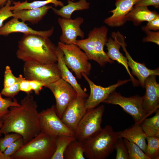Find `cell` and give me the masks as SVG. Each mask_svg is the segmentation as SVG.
<instances>
[{
	"label": "cell",
	"mask_w": 159,
	"mask_h": 159,
	"mask_svg": "<svg viewBox=\"0 0 159 159\" xmlns=\"http://www.w3.org/2000/svg\"><path fill=\"white\" fill-rule=\"evenodd\" d=\"M20 105L9 107L2 119L1 130L4 135L14 132L21 135L24 144L40 132L38 105L33 96L27 94L21 100Z\"/></svg>",
	"instance_id": "obj_1"
},
{
	"label": "cell",
	"mask_w": 159,
	"mask_h": 159,
	"mask_svg": "<svg viewBox=\"0 0 159 159\" xmlns=\"http://www.w3.org/2000/svg\"><path fill=\"white\" fill-rule=\"evenodd\" d=\"M17 58L24 62L42 64L57 62V48L49 37L36 34H24L19 41Z\"/></svg>",
	"instance_id": "obj_2"
},
{
	"label": "cell",
	"mask_w": 159,
	"mask_h": 159,
	"mask_svg": "<svg viewBox=\"0 0 159 159\" xmlns=\"http://www.w3.org/2000/svg\"><path fill=\"white\" fill-rule=\"evenodd\" d=\"M119 138L117 132L114 131L110 125H106L82 142L85 156L89 159L106 158L115 149Z\"/></svg>",
	"instance_id": "obj_3"
},
{
	"label": "cell",
	"mask_w": 159,
	"mask_h": 159,
	"mask_svg": "<svg viewBox=\"0 0 159 159\" xmlns=\"http://www.w3.org/2000/svg\"><path fill=\"white\" fill-rule=\"evenodd\" d=\"M108 28L105 26L94 27L85 39L77 40L75 44L83 50L89 60L97 62L101 66L107 63L112 64L114 61L108 56L104 48L108 39Z\"/></svg>",
	"instance_id": "obj_4"
},
{
	"label": "cell",
	"mask_w": 159,
	"mask_h": 159,
	"mask_svg": "<svg viewBox=\"0 0 159 159\" xmlns=\"http://www.w3.org/2000/svg\"><path fill=\"white\" fill-rule=\"evenodd\" d=\"M56 137L41 132L24 144L11 159H51L56 149Z\"/></svg>",
	"instance_id": "obj_5"
},
{
	"label": "cell",
	"mask_w": 159,
	"mask_h": 159,
	"mask_svg": "<svg viewBox=\"0 0 159 159\" xmlns=\"http://www.w3.org/2000/svg\"><path fill=\"white\" fill-rule=\"evenodd\" d=\"M57 46L63 52L65 64L74 73L78 79H81L82 74L90 75L91 64L85 53L78 46L75 44H66L60 41Z\"/></svg>",
	"instance_id": "obj_6"
},
{
	"label": "cell",
	"mask_w": 159,
	"mask_h": 159,
	"mask_svg": "<svg viewBox=\"0 0 159 159\" xmlns=\"http://www.w3.org/2000/svg\"><path fill=\"white\" fill-rule=\"evenodd\" d=\"M143 96L136 95L126 97L114 91L102 102L120 106L133 118L135 124H140L148 116L142 107Z\"/></svg>",
	"instance_id": "obj_7"
},
{
	"label": "cell",
	"mask_w": 159,
	"mask_h": 159,
	"mask_svg": "<svg viewBox=\"0 0 159 159\" xmlns=\"http://www.w3.org/2000/svg\"><path fill=\"white\" fill-rule=\"evenodd\" d=\"M105 109L104 106L102 105L87 110L75 131L77 140L83 142L102 129L101 125Z\"/></svg>",
	"instance_id": "obj_8"
},
{
	"label": "cell",
	"mask_w": 159,
	"mask_h": 159,
	"mask_svg": "<svg viewBox=\"0 0 159 159\" xmlns=\"http://www.w3.org/2000/svg\"><path fill=\"white\" fill-rule=\"evenodd\" d=\"M23 72L26 79L38 81L45 86L61 78L60 72L56 63L42 64L33 62H25Z\"/></svg>",
	"instance_id": "obj_9"
},
{
	"label": "cell",
	"mask_w": 159,
	"mask_h": 159,
	"mask_svg": "<svg viewBox=\"0 0 159 159\" xmlns=\"http://www.w3.org/2000/svg\"><path fill=\"white\" fill-rule=\"evenodd\" d=\"M39 122L41 132L54 137L66 135L75 137L74 133L57 116L54 105L39 112Z\"/></svg>",
	"instance_id": "obj_10"
},
{
	"label": "cell",
	"mask_w": 159,
	"mask_h": 159,
	"mask_svg": "<svg viewBox=\"0 0 159 159\" xmlns=\"http://www.w3.org/2000/svg\"><path fill=\"white\" fill-rule=\"evenodd\" d=\"M45 87L49 88L54 95L56 102V112L61 119L68 105L78 96L77 93L69 84L62 78Z\"/></svg>",
	"instance_id": "obj_11"
},
{
	"label": "cell",
	"mask_w": 159,
	"mask_h": 159,
	"mask_svg": "<svg viewBox=\"0 0 159 159\" xmlns=\"http://www.w3.org/2000/svg\"><path fill=\"white\" fill-rule=\"evenodd\" d=\"M82 76L87 82L90 88V95L85 101V105L87 110L97 107L117 87L131 81L130 79L124 80H120L115 84L108 87H103L95 84L86 74H82Z\"/></svg>",
	"instance_id": "obj_12"
},
{
	"label": "cell",
	"mask_w": 159,
	"mask_h": 159,
	"mask_svg": "<svg viewBox=\"0 0 159 159\" xmlns=\"http://www.w3.org/2000/svg\"><path fill=\"white\" fill-rule=\"evenodd\" d=\"M86 99L77 96L69 104L61 119L74 133L81 120L86 112Z\"/></svg>",
	"instance_id": "obj_13"
},
{
	"label": "cell",
	"mask_w": 159,
	"mask_h": 159,
	"mask_svg": "<svg viewBox=\"0 0 159 159\" xmlns=\"http://www.w3.org/2000/svg\"><path fill=\"white\" fill-rule=\"evenodd\" d=\"M84 21L81 17L74 19L58 18V22L62 31L60 42L66 44H74L78 37L83 39L85 34L80 26Z\"/></svg>",
	"instance_id": "obj_14"
},
{
	"label": "cell",
	"mask_w": 159,
	"mask_h": 159,
	"mask_svg": "<svg viewBox=\"0 0 159 159\" xmlns=\"http://www.w3.org/2000/svg\"><path fill=\"white\" fill-rule=\"evenodd\" d=\"M156 76H149L145 82V93L143 96L142 107L149 116L159 108V84L156 81Z\"/></svg>",
	"instance_id": "obj_15"
},
{
	"label": "cell",
	"mask_w": 159,
	"mask_h": 159,
	"mask_svg": "<svg viewBox=\"0 0 159 159\" xmlns=\"http://www.w3.org/2000/svg\"><path fill=\"white\" fill-rule=\"evenodd\" d=\"M139 0H116L115 8L110 11L112 15L106 18L104 23L111 27H119L127 21L126 17Z\"/></svg>",
	"instance_id": "obj_16"
},
{
	"label": "cell",
	"mask_w": 159,
	"mask_h": 159,
	"mask_svg": "<svg viewBox=\"0 0 159 159\" xmlns=\"http://www.w3.org/2000/svg\"><path fill=\"white\" fill-rule=\"evenodd\" d=\"M119 42L125 53L128 66L132 70V74L137 77L140 85L144 88L145 81L148 77L151 75L157 76L159 75V68L155 69H150L146 67L144 63H140L134 60L126 49V44L123 36L120 38Z\"/></svg>",
	"instance_id": "obj_17"
},
{
	"label": "cell",
	"mask_w": 159,
	"mask_h": 159,
	"mask_svg": "<svg viewBox=\"0 0 159 159\" xmlns=\"http://www.w3.org/2000/svg\"><path fill=\"white\" fill-rule=\"evenodd\" d=\"M54 28L46 31L35 30L28 26L24 22L20 21L13 17L6 23L0 29V36H8L10 34L20 32L24 34H36L48 37H51L54 32Z\"/></svg>",
	"instance_id": "obj_18"
},
{
	"label": "cell",
	"mask_w": 159,
	"mask_h": 159,
	"mask_svg": "<svg viewBox=\"0 0 159 159\" xmlns=\"http://www.w3.org/2000/svg\"><path fill=\"white\" fill-rule=\"evenodd\" d=\"M105 45L107 47V52L106 53L108 57L112 60H115L124 67L130 76L134 86L137 87L139 85L138 81L133 77L130 72L127 58L120 52L119 49L121 47V44L113 32L112 33L111 37L108 39Z\"/></svg>",
	"instance_id": "obj_19"
},
{
	"label": "cell",
	"mask_w": 159,
	"mask_h": 159,
	"mask_svg": "<svg viewBox=\"0 0 159 159\" xmlns=\"http://www.w3.org/2000/svg\"><path fill=\"white\" fill-rule=\"evenodd\" d=\"M57 64L60 70L61 78L69 84L76 91L78 96L86 99L88 95L81 88L76 78L65 64L64 59V54L57 46Z\"/></svg>",
	"instance_id": "obj_20"
},
{
	"label": "cell",
	"mask_w": 159,
	"mask_h": 159,
	"mask_svg": "<svg viewBox=\"0 0 159 159\" xmlns=\"http://www.w3.org/2000/svg\"><path fill=\"white\" fill-rule=\"evenodd\" d=\"M140 124H134L123 130L117 132L119 138H123L138 145L145 153L147 147V136Z\"/></svg>",
	"instance_id": "obj_21"
},
{
	"label": "cell",
	"mask_w": 159,
	"mask_h": 159,
	"mask_svg": "<svg viewBox=\"0 0 159 159\" xmlns=\"http://www.w3.org/2000/svg\"><path fill=\"white\" fill-rule=\"evenodd\" d=\"M52 7V5H47L30 9L13 11V17L20 19L24 22L28 21L33 24H36L40 21Z\"/></svg>",
	"instance_id": "obj_22"
},
{
	"label": "cell",
	"mask_w": 159,
	"mask_h": 159,
	"mask_svg": "<svg viewBox=\"0 0 159 159\" xmlns=\"http://www.w3.org/2000/svg\"><path fill=\"white\" fill-rule=\"evenodd\" d=\"M159 16V14L155 11L149 10L147 7H133L127 15V21H132L134 25L138 26L144 21L148 22Z\"/></svg>",
	"instance_id": "obj_23"
},
{
	"label": "cell",
	"mask_w": 159,
	"mask_h": 159,
	"mask_svg": "<svg viewBox=\"0 0 159 159\" xmlns=\"http://www.w3.org/2000/svg\"><path fill=\"white\" fill-rule=\"evenodd\" d=\"M90 3L87 0H79L76 2L67 0V4L63 6L59 9L52 7V9L54 13L61 18L65 19H71L72 14L75 11L88 9Z\"/></svg>",
	"instance_id": "obj_24"
},
{
	"label": "cell",
	"mask_w": 159,
	"mask_h": 159,
	"mask_svg": "<svg viewBox=\"0 0 159 159\" xmlns=\"http://www.w3.org/2000/svg\"><path fill=\"white\" fill-rule=\"evenodd\" d=\"M12 3L13 6H12L11 8L12 11L38 8L47 5L49 4H54L55 7H62L64 5V3L59 0L35 1L31 2H28L26 0L22 2L14 1Z\"/></svg>",
	"instance_id": "obj_25"
},
{
	"label": "cell",
	"mask_w": 159,
	"mask_h": 159,
	"mask_svg": "<svg viewBox=\"0 0 159 159\" xmlns=\"http://www.w3.org/2000/svg\"><path fill=\"white\" fill-rule=\"evenodd\" d=\"M155 115L150 118H145L140 124L147 137H159V110L155 112Z\"/></svg>",
	"instance_id": "obj_26"
},
{
	"label": "cell",
	"mask_w": 159,
	"mask_h": 159,
	"mask_svg": "<svg viewBox=\"0 0 159 159\" xmlns=\"http://www.w3.org/2000/svg\"><path fill=\"white\" fill-rule=\"evenodd\" d=\"M64 159H85L83 142L75 139L66 148L64 155Z\"/></svg>",
	"instance_id": "obj_27"
},
{
	"label": "cell",
	"mask_w": 159,
	"mask_h": 159,
	"mask_svg": "<svg viewBox=\"0 0 159 159\" xmlns=\"http://www.w3.org/2000/svg\"><path fill=\"white\" fill-rule=\"evenodd\" d=\"M76 139L75 137L60 135L56 137V149L51 159H64V152L69 144Z\"/></svg>",
	"instance_id": "obj_28"
},
{
	"label": "cell",
	"mask_w": 159,
	"mask_h": 159,
	"mask_svg": "<svg viewBox=\"0 0 159 159\" xmlns=\"http://www.w3.org/2000/svg\"><path fill=\"white\" fill-rule=\"evenodd\" d=\"M147 147L145 153L150 159L159 158V137H147Z\"/></svg>",
	"instance_id": "obj_29"
},
{
	"label": "cell",
	"mask_w": 159,
	"mask_h": 159,
	"mask_svg": "<svg viewBox=\"0 0 159 159\" xmlns=\"http://www.w3.org/2000/svg\"><path fill=\"white\" fill-rule=\"evenodd\" d=\"M127 149L129 159H150L137 145L124 138Z\"/></svg>",
	"instance_id": "obj_30"
},
{
	"label": "cell",
	"mask_w": 159,
	"mask_h": 159,
	"mask_svg": "<svg viewBox=\"0 0 159 159\" xmlns=\"http://www.w3.org/2000/svg\"><path fill=\"white\" fill-rule=\"evenodd\" d=\"M20 105L17 100L14 98L13 100L11 98H3L0 93V120H2L7 113L9 108L12 106H19Z\"/></svg>",
	"instance_id": "obj_31"
},
{
	"label": "cell",
	"mask_w": 159,
	"mask_h": 159,
	"mask_svg": "<svg viewBox=\"0 0 159 159\" xmlns=\"http://www.w3.org/2000/svg\"><path fill=\"white\" fill-rule=\"evenodd\" d=\"M3 138H0V151L3 152L13 142L21 137L18 133L11 132L6 134Z\"/></svg>",
	"instance_id": "obj_32"
},
{
	"label": "cell",
	"mask_w": 159,
	"mask_h": 159,
	"mask_svg": "<svg viewBox=\"0 0 159 159\" xmlns=\"http://www.w3.org/2000/svg\"><path fill=\"white\" fill-rule=\"evenodd\" d=\"M4 77V87L11 86L23 77L21 74H20L18 77L15 76L12 73L10 67L9 66H6L5 67Z\"/></svg>",
	"instance_id": "obj_33"
},
{
	"label": "cell",
	"mask_w": 159,
	"mask_h": 159,
	"mask_svg": "<svg viewBox=\"0 0 159 159\" xmlns=\"http://www.w3.org/2000/svg\"><path fill=\"white\" fill-rule=\"evenodd\" d=\"M117 153L116 159H129L127 147L122 138H119L115 145Z\"/></svg>",
	"instance_id": "obj_34"
},
{
	"label": "cell",
	"mask_w": 159,
	"mask_h": 159,
	"mask_svg": "<svg viewBox=\"0 0 159 159\" xmlns=\"http://www.w3.org/2000/svg\"><path fill=\"white\" fill-rule=\"evenodd\" d=\"M11 4L12 1L8 0L5 6L0 9V29L6 20L10 17H13L14 14L11 10Z\"/></svg>",
	"instance_id": "obj_35"
},
{
	"label": "cell",
	"mask_w": 159,
	"mask_h": 159,
	"mask_svg": "<svg viewBox=\"0 0 159 159\" xmlns=\"http://www.w3.org/2000/svg\"><path fill=\"white\" fill-rule=\"evenodd\" d=\"M25 77H23L14 85L8 87H4L1 92L2 95L9 98H14L20 91L19 85L20 82Z\"/></svg>",
	"instance_id": "obj_36"
},
{
	"label": "cell",
	"mask_w": 159,
	"mask_h": 159,
	"mask_svg": "<svg viewBox=\"0 0 159 159\" xmlns=\"http://www.w3.org/2000/svg\"><path fill=\"white\" fill-rule=\"evenodd\" d=\"M24 144L23 138L21 137L12 143L3 152L6 156L10 157L19 150Z\"/></svg>",
	"instance_id": "obj_37"
},
{
	"label": "cell",
	"mask_w": 159,
	"mask_h": 159,
	"mask_svg": "<svg viewBox=\"0 0 159 159\" xmlns=\"http://www.w3.org/2000/svg\"><path fill=\"white\" fill-rule=\"evenodd\" d=\"M145 32L146 34V36L143 39V42H152L159 45V31L155 32L151 31H148Z\"/></svg>",
	"instance_id": "obj_38"
},
{
	"label": "cell",
	"mask_w": 159,
	"mask_h": 159,
	"mask_svg": "<svg viewBox=\"0 0 159 159\" xmlns=\"http://www.w3.org/2000/svg\"><path fill=\"white\" fill-rule=\"evenodd\" d=\"M145 32L148 31H156L159 30V16L148 22L147 25L142 28Z\"/></svg>",
	"instance_id": "obj_39"
},
{
	"label": "cell",
	"mask_w": 159,
	"mask_h": 159,
	"mask_svg": "<svg viewBox=\"0 0 159 159\" xmlns=\"http://www.w3.org/2000/svg\"><path fill=\"white\" fill-rule=\"evenodd\" d=\"M154 6L156 9L159 8V0H139L134 7L142 6Z\"/></svg>",
	"instance_id": "obj_40"
},
{
	"label": "cell",
	"mask_w": 159,
	"mask_h": 159,
	"mask_svg": "<svg viewBox=\"0 0 159 159\" xmlns=\"http://www.w3.org/2000/svg\"><path fill=\"white\" fill-rule=\"evenodd\" d=\"M29 80V84L32 90L34 91L36 95H39L40 92L44 85L41 82L35 80Z\"/></svg>",
	"instance_id": "obj_41"
},
{
	"label": "cell",
	"mask_w": 159,
	"mask_h": 159,
	"mask_svg": "<svg viewBox=\"0 0 159 159\" xmlns=\"http://www.w3.org/2000/svg\"><path fill=\"white\" fill-rule=\"evenodd\" d=\"M19 88L20 91L24 92L27 94H30L32 91L29 84V80L25 78L20 82Z\"/></svg>",
	"instance_id": "obj_42"
},
{
	"label": "cell",
	"mask_w": 159,
	"mask_h": 159,
	"mask_svg": "<svg viewBox=\"0 0 159 159\" xmlns=\"http://www.w3.org/2000/svg\"><path fill=\"white\" fill-rule=\"evenodd\" d=\"M0 159H11L10 157H8L4 155L3 152L0 151Z\"/></svg>",
	"instance_id": "obj_43"
},
{
	"label": "cell",
	"mask_w": 159,
	"mask_h": 159,
	"mask_svg": "<svg viewBox=\"0 0 159 159\" xmlns=\"http://www.w3.org/2000/svg\"><path fill=\"white\" fill-rule=\"evenodd\" d=\"M3 122L2 120H0V137L2 136V133L1 132V129L3 126Z\"/></svg>",
	"instance_id": "obj_44"
},
{
	"label": "cell",
	"mask_w": 159,
	"mask_h": 159,
	"mask_svg": "<svg viewBox=\"0 0 159 159\" xmlns=\"http://www.w3.org/2000/svg\"><path fill=\"white\" fill-rule=\"evenodd\" d=\"M8 0H0V6L6 4Z\"/></svg>",
	"instance_id": "obj_45"
}]
</instances>
